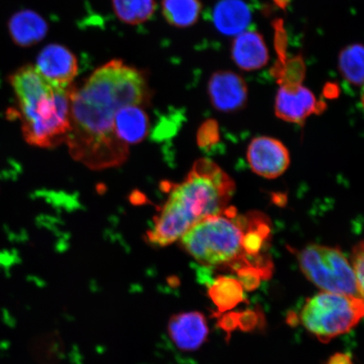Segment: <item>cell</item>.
I'll return each instance as SVG.
<instances>
[{"mask_svg": "<svg viewBox=\"0 0 364 364\" xmlns=\"http://www.w3.org/2000/svg\"><path fill=\"white\" fill-rule=\"evenodd\" d=\"M149 95L143 73L121 60L107 63L80 89L72 88L71 131L66 142L72 156L91 169L120 165L129 149L114 134V118L122 108L143 106Z\"/></svg>", "mask_w": 364, "mask_h": 364, "instance_id": "6da1fadb", "label": "cell"}, {"mask_svg": "<svg viewBox=\"0 0 364 364\" xmlns=\"http://www.w3.org/2000/svg\"><path fill=\"white\" fill-rule=\"evenodd\" d=\"M235 192V181L226 172L210 159H199L186 179L170 189L148 231L149 243L163 247L180 240L198 223L229 208Z\"/></svg>", "mask_w": 364, "mask_h": 364, "instance_id": "7a4b0ae2", "label": "cell"}, {"mask_svg": "<svg viewBox=\"0 0 364 364\" xmlns=\"http://www.w3.org/2000/svg\"><path fill=\"white\" fill-rule=\"evenodd\" d=\"M9 81L19 104L26 142L40 148L67 142L71 131V86L56 87L33 65L18 68Z\"/></svg>", "mask_w": 364, "mask_h": 364, "instance_id": "3957f363", "label": "cell"}, {"mask_svg": "<svg viewBox=\"0 0 364 364\" xmlns=\"http://www.w3.org/2000/svg\"><path fill=\"white\" fill-rule=\"evenodd\" d=\"M257 216H240L235 209L228 208L191 228L180 242L203 266H230L236 270L252 267L245 253V241Z\"/></svg>", "mask_w": 364, "mask_h": 364, "instance_id": "277c9868", "label": "cell"}, {"mask_svg": "<svg viewBox=\"0 0 364 364\" xmlns=\"http://www.w3.org/2000/svg\"><path fill=\"white\" fill-rule=\"evenodd\" d=\"M362 298L321 292L306 300L300 314L304 328L323 343L348 333L363 316Z\"/></svg>", "mask_w": 364, "mask_h": 364, "instance_id": "5b68a950", "label": "cell"}, {"mask_svg": "<svg viewBox=\"0 0 364 364\" xmlns=\"http://www.w3.org/2000/svg\"><path fill=\"white\" fill-rule=\"evenodd\" d=\"M297 259L304 275L324 292L361 298L352 266L340 249L311 244L299 250Z\"/></svg>", "mask_w": 364, "mask_h": 364, "instance_id": "8992f818", "label": "cell"}, {"mask_svg": "<svg viewBox=\"0 0 364 364\" xmlns=\"http://www.w3.org/2000/svg\"><path fill=\"white\" fill-rule=\"evenodd\" d=\"M247 159L252 170L267 179L281 176L290 165V154L285 145L265 136H257L250 142Z\"/></svg>", "mask_w": 364, "mask_h": 364, "instance_id": "52a82bcc", "label": "cell"}, {"mask_svg": "<svg viewBox=\"0 0 364 364\" xmlns=\"http://www.w3.org/2000/svg\"><path fill=\"white\" fill-rule=\"evenodd\" d=\"M208 91L212 106L218 112H238L247 103V82L235 72L220 70L213 73L208 81Z\"/></svg>", "mask_w": 364, "mask_h": 364, "instance_id": "ba28073f", "label": "cell"}, {"mask_svg": "<svg viewBox=\"0 0 364 364\" xmlns=\"http://www.w3.org/2000/svg\"><path fill=\"white\" fill-rule=\"evenodd\" d=\"M36 68L46 80L59 88H70L78 74V61L70 49L49 44L40 52Z\"/></svg>", "mask_w": 364, "mask_h": 364, "instance_id": "9c48e42d", "label": "cell"}, {"mask_svg": "<svg viewBox=\"0 0 364 364\" xmlns=\"http://www.w3.org/2000/svg\"><path fill=\"white\" fill-rule=\"evenodd\" d=\"M325 104L318 102L311 90L303 85L294 88L280 87L275 102L276 116L291 124H304L314 113L324 110Z\"/></svg>", "mask_w": 364, "mask_h": 364, "instance_id": "30bf717a", "label": "cell"}, {"mask_svg": "<svg viewBox=\"0 0 364 364\" xmlns=\"http://www.w3.org/2000/svg\"><path fill=\"white\" fill-rule=\"evenodd\" d=\"M168 333L177 348L181 351L192 352L206 341L209 329L206 318L202 313L182 312L170 318Z\"/></svg>", "mask_w": 364, "mask_h": 364, "instance_id": "8fae6325", "label": "cell"}, {"mask_svg": "<svg viewBox=\"0 0 364 364\" xmlns=\"http://www.w3.org/2000/svg\"><path fill=\"white\" fill-rule=\"evenodd\" d=\"M231 58L245 71L261 70L269 61V53L262 36L256 31H244L232 43Z\"/></svg>", "mask_w": 364, "mask_h": 364, "instance_id": "7c38bea8", "label": "cell"}, {"mask_svg": "<svg viewBox=\"0 0 364 364\" xmlns=\"http://www.w3.org/2000/svg\"><path fill=\"white\" fill-rule=\"evenodd\" d=\"M8 30L14 43L21 48H29L45 38L48 26L39 14L23 10L11 16L8 22Z\"/></svg>", "mask_w": 364, "mask_h": 364, "instance_id": "4fadbf2b", "label": "cell"}, {"mask_svg": "<svg viewBox=\"0 0 364 364\" xmlns=\"http://www.w3.org/2000/svg\"><path fill=\"white\" fill-rule=\"evenodd\" d=\"M216 29L223 35L238 36L252 21V12L242 0H222L213 13Z\"/></svg>", "mask_w": 364, "mask_h": 364, "instance_id": "5bb4252c", "label": "cell"}, {"mask_svg": "<svg viewBox=\"0 0 364 364\" xmlns=\"http://www.w3.org/2000/svg\"><path fill=\"white\" fill-rule=\"evenodd\" d=\"M114 134L120 143L134 144L145 139L149 131V117L141 106L120 109L114 118Z\"/></svg>", "mask_w": 364, "mask_h": 364, "instance_id": "9a60e30c", "label": "cell"}, {"mask_svg": "<svg viewBox=\"0 0 364 364\" xmlns=\"http://www.w3.org/2000/svg\"><path fill=\"white\" fill-rule=\"evenodd\" d=\"M209 297L217 307L213 316L220 317L223 314L245 301L244 289L235 277H218L209 286Z\"/></svg>", "mask_w": 364, "mask_h": 364, "instance_id": "2e32d148", "label": "cell"}, {"mask_svg": "<svg viewBox=\"0 0 364 364\" xmlns=\"http://www.w3.org/2000/svg\"><path fill=\"white\" fill-rule=\"evenodd\" d=\"M202 11L200 0H162V13L170 25L186 28L196 24Z\"/></svg>", "mask_w": 364, "mask_h": 364, "instance_id": "e0dca14e", "label": "cell"}, {"mask_svg": "<svg viewBox=\"0 0 364 364\" xmlns=\"http://www.w3.org/2000/svg\"><path fill=\"white\" fill-rule=\"evenodd\" d=\"M363 46L355 43L341 50L338 57L341 75L358 87L363 83Z\"/></svg>", "mask_w": 364, "mask_h": 364, "instance_id": "ac0fdd59", "label": "cell"}, {"mask_svg": "<svg viewBox=\"0 0 364 364\" xmlns=\"http://www.w3.org/2000/svg\"><path fill=\"white\" fill-rule=\"evenodd\" d=\"M112 6L119 20L139 25L152 17L156 4L154 0H112Z\"/></svg>", "mask_w": 364, "mask_h": 364, "instance_id": "d6986e66", "label": "cell"}, {"mask_svg": "<svg viewBox=\"0 0 364 364\" xmlns=\"http://www.w3.org/2000/svg\"><path fill=\"white\" fill-rule=\"evenodd\" d=\"M271 74L280 87L294 88L302 85L306 78V67L302 55L287 59L284 63L277 60L271 68Z\"/></svg>", "mask_w": 364, "mask_h": 364, "instance_id": "ffe728a7", "label": "cell"}, {"mask_svg": "<svg viewBox=\"0 0 364 364\" xmlns=\"http://www.w3.org/2000/svg\"><path fill=\"white\" fill-rule=\"evenodd\" d=\"M236 271H237V279L242 285L244 290H256L260 285L261 279H266L263 273L254 267H243Z\"/></svg>", "mask_w": 364, "mask_h": 364, "instance_id": "44dd1931", "label": "cell"}, {"mask_svg": "<svg viewBox=\"0 0 364 364\" xmlns=\"http://www.w3.org/2000/svg\"><path fill=\"white\" fill-rule=\"evenodd\" d=\"M364 248L363 241L359 242L353 249L352 268L356 279L358 292L360 297H363V277H364Z\"/></svg>", "mask_w": 364, "mask_h": 364, "instance_id": "7402d4cb", "label": "cell"}, {"mask_svg": "<svg viewBox=\"0 0 364 364\" xmlns=\"http://www.w3.org/2000/svg\"><path fill=\"white\" fill-rule=\"evenodd\" d=\"M275 29V47L279 54V61L284 63L287 60V35L284 29L283 21H276L273 24Z\"/></svg>", "mask_w": 364, "mask_h": 364, "instance_id": "603a6c76", "label": "cell"}, {"mask_svg": "<svg viewBox=\"0 0 364 364\" xmlns=\"http://www.w3.org/2000/svg\"><path fill=\"white\" fill-rule=\"evenodd\" d=\"M235 318L237 327L243 331H252L256 328L259 320L257 313L252 311L235 313Z\"/></svg>", "mask_w": 364, "mask_h": 364, "instance_id": "cb8c5ba5", "label": "cell"}, {"mask_svg": "<svg viewBox=\"0 0 364 364\" xmlns=\"http://www.w3.org/2000/svg\"><path fill=\"white\" fill-rule=\"evenodd\" d=\"M326 364H353V362L350 355L338 353L332 355Z\"/></svg>", "mask_w": 364, "mask_h": 364, "instance_id": "d4e9b609", "label": "cell"}, {"mask_svg": "<svg viewBox=\"0 0 364 364\" xmlns=\"http://www.w3.org/2000/svg\"><path fill=\"white\" fill-rule=\"evenodd\" d=\"M338 86L336 84L329 83L325 87L326 95L329 98L336 97L338 95Z\"/></svg>", "mask_w": 364, "mask_h": 364, "instance_id": "484cf974", "label": "cell"}, {"mask_svg": "<svg viewBox=\"0 0 364 364\" xmlns=\"http://www.w3.org/2000/svg\"><path fill=\"white\" fill-rule=\"evenodd\" d=\"M277 4H279L281 7H285L287 3L289 2V0H275Z\"/></svg>", "mask_w": 364, "mask_h": 364, "instance_id": "4316f807", "label": "cell"}]
</instances>
